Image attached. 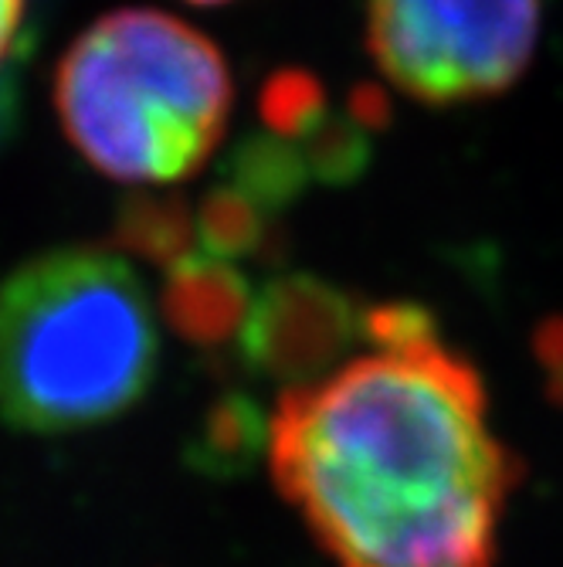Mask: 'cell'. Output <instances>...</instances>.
Listing matches in <instances>:
<instances>
[{
	"mask_svg": "<svg viewBox=\"0 0 563 567\" xmlns=\"http://www.w3.org/2000/svg\"><path fill=\"white\" fill-rule=\"evenodd\" d=\"M364 340L367 353L282 394L279 489L340 567H496L517 462L476 368L415 302L371 306Z\"/></svg>",
	"mask_w": 563,
	"mask_h": 567,
	"instance_id": "obj_1",
	"label": "cell"
},
{
	"mask_svg": "<svg viewBox=\"0 0 563 567\" xmlns=\"http://www.w3.org/2000/svg\"><path fill=\"white\" fill-rule=\"evenodd\" d=\"M160 368L153 299L126 255L62 245L0 279V422L65 435L129 411Z\"/></svg>",
	"mask_w": 563,
	"mask_h": 567,
	"instance_id": "obj_2",
	"label": "cell"
},
{
	"mask_svg": "<svg viewBox=\"0 0 563 567\" xmlns=\"http://www.w3.org/2000/svg\"><path fill=\"white\" fill-rule=\"evenodd\" d=\"M234 106L221 48L174 14L126 8L85 28L55 72L82 157L119 184H177L218 150Z\"/></svg>",
	"mask_w": 563,
	"mask_h": 567,
	"instance_id": "obj_3",
	"label": "cell"
},
{
	"mask_svg": "<svg viewBox=\"0 0 563 567\" xmlns=\"http://www.w3.org/2000/svg\"><path fill=\"white\" fill-rule=\"evenodd\" d=\"M540 21V0H367V48L394 89L455 106L513 85L536 51Z\"/></svg>",
	"mask_w": 563,
	"mask_h": 567,
	"instance_id": "obj_4",
	"label": "cell"
},
{
	"mask_svg": "<svg viewBox=\"0 0 563 567\" xmlns=\"http://www.w3.org/2000/svg\"><path fill=\"white\" fill-rule=\"evenodd\" d=\"M364 317L367 309L326 279L279 272L254 289L238 347L254 374L299 388L336 371L343 353L364 340Z\"/></svg>",
	"mask_w": 563,
	"mask_h": 567,
	"instance_id": "obj_5",
	"label": "cell"
},
{
	"mask_svg": "<svg viewBox=\"0 0 563 567\" xmlns=\"http://www.w3.org/2000/svg\"><path fill=\"white\" fill-rule=\"evenodd\" d=\"M149 266L164 272V313L187 343L215 350L241 337L254 299L244 266L187 245L164 251Z\"/></svg>",
	"mask_w": 563,
	"mask_h": 567,
	"instance_id": "obj_6",
	"label": "cell"
},
{
	"mask_svg": "<svg viewBox=\"0 0 563 567\" xmlns=\"http://www.w3.org/2000/svg\"><path fill=\"white\" fill-rule=\"evenodd\" d=\"M262 439V425L254 408L244 404L241 398H231L215 411V419L204 429V445H200V462H215L218 470L238 466L244 455L254 452Z\"/></svg>",
	"mask_w": 563,
	"mask_h": 567,
	"instance_id": "obj_7",
	"label": "cell"
},
{
	"mask_svg": "<svg viewBox=\"0 0 563 567\" xmlns=\"http://www.w3.org/2000/svg\"><path fill=\"white\" fill-rule=\"evenodd\" d=\"M28 21V0H0V65L11 59Z\"/></svg>",
	"mask_w": 563,
	"mask_h": 567,
	"instance_id": "obj_8",
	"label": "cell"
},
{
	"mask_svg": "<svg viewBox=\"0 0 563 567\" xmlns=\"http://www.w3.org/2000/svg\"><path fill=\"white\" fill-rule=\"evenodd\" d=\"M190 4H225V0H190Z\"/></svg>",
	"mask_w": 563,
	"mask_h": 567,
	"instance_id": "obj_9",
	"label": "cell"
}]
</instances>
